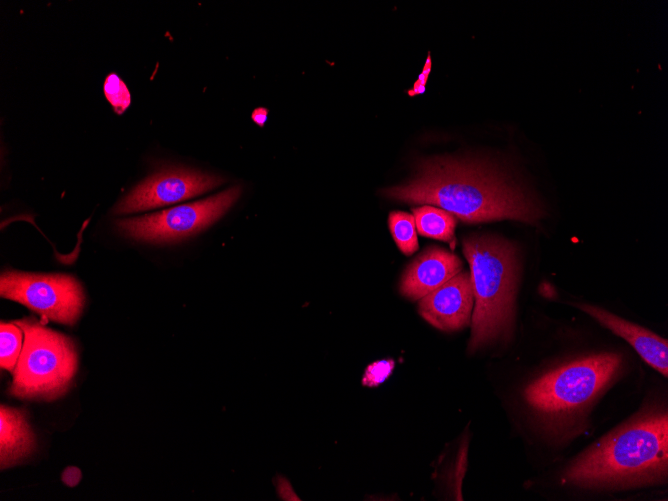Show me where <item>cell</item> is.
Masks as SVG:
<instances>
[{
  "label": "cell",
  "instance_id": "obj_18",
  "mask_svg": "<svg viewBox=\"0 0 668 501\" xmlns=\"http://www.w3.org/2000/svg\"><path fill=\"white\" fill-rule=\"evenodd\" d=\"M431 71V59L430 55H428V58L426 60L423 72L420 74L418 80L415 82L413 88L408 91L409 95H417L420 93H423L425 90V84L428 78V74Z\"/></svg>",
  "mask_w": 668,
  "mask_h": 501
},
{
  "label": "cell",
  "instance_id": "obj_12",
  "mask_svg": "<svg viewBox=\"0 0 668 501\" xmlns=\"http://www.w3.org/2000/svg\"><path fill=\"white\" fill-rule=\"evenodd\" d=\"M34 434L24 413L16 408L1 405L0 408V466L9 468L33 450Z\"/></svg>",
  "mask_w": 668,
  "mask_h": 501
},
{
  "label": "cell",
  "instance_id": "obj_5",
  "mask_svg": "<svg viewBox=\"0 0 668 501\" xmlns=\"http://www.w3.org/2000/svg\"><path fill=\"white\" fill-rule=\"evenodd\" d=\"M622 358L615 353L583 357L545 373L532 383L524 396L537 412L559 418L588 405L615 378Z\"/></svg>",
  "mask_w": 668,
  "mask_h": 501
},
{
  "label": "cell",
  "instance_id": "obj_7",
  "mask_svg": "<svg viewBox=\"0 0 668 501\" xmlns=\"http://www.w3.org/2000/svg\"><path fill=\"white\" fill-rule=\"evenodd\" d=\"M240 194L241 187L234 186L197 202L120 220L117 226L128 237L140 241L164 243L182 240L216 222Z\"/></svg>",
  "mask_w": 668,
  "mask_h": 501
},
{
  "label": "cell",
  "instance_id": "obj_13",
  "mask_svg": "<svg viewBox=\"0 0 668 501\" xmlns=\"http://www.w3.org/2000/svg\"><path fill=\"white\" fill-rule=\"evenodd\" d=\"M418 233L425 237L455 245L456 217L448 211L432 205L412 209Z\"/></svg>",
  "mask_w": 668,
  "mask_h": 501
},
{
  "label": "cell",
  "instance_id": "obj_17",
  "mask_svg": "<svg viewBox=\"0 0 668 501\" xmlns=\"http://www.w3.org/2000/svg\"><path fill=\"white\" fill-rule=\"evenodd\" d=\"M394 368L392 360H380L369 364L363 374L362 384L366 387H376L383 383Z\"/></svg>",
  "mask_w": 668,
  "mask_h": 501
},
{
  "label": "cell",
  "instance_id": "obj_10",
  "mask_svg": "<svg viewBox=\"0 0 668 501\" xmlns=\"http://www.w3.org/2000/svg\"><path fill=\"white\" fill-rule=\"evenodd\" d=\"M462 269L463 262L457 255L437 246H429L404 270L400 293L411 300H420Z\"/></svg>",
  "mask_w": 668,
  "mask_h": 501
},
{
  "label": "cell",
  "instance_id": "obj_3",
  "mask_svg": "<svg viewBox=\"0 0 668 501\" xmlns=\"http://www.w3.org/2000/svg\"><path fill=\"white\" fill-rule=\"evenodd\" d=\"M474 294L469 351L504 336L514 316L518 278L515 247L500 237L472 234L463 239Z\"/></svg>",
  "mask_w": 668,
  "mask_h": 501
},
{
  "label": "cell",
  "instance_id": "obj_2",
  "mask_svg": "<svg viewBox=\"0 0 668 501\" xmlns=\"http://www.w3.org/2000/svg\"><path fill=\"white\" fill-rule=\"evenodd\" d=\"M667 472V412L651 411L591 445L566 468L562 482L587 488H630L663 483Z\"/></svg>",
  "mask_w": 668,
  "mask_h": 501
},
{
  "label": "cell",
  "instance_id": "obj_6",
  "mask_svg": "<svg viewBox=\"0 0 668 501\" xmlns=\"http://www.w3.org/2000/svg\"><path fill=\"white\" fill-rule=\"evenodd\" d=\"M0 295L26 306L45 319L66 325L76 323L85 304L81 284L66 274L7 270L0 277Z\"/></svg>",
  "mask_w": 668,
  "mask_h": 501
},
{
  "label": "cell",
  "instance_id": "obj_1",
  "mask_svg": "<svg viewBox=\"0 0 668 501\" xmlns=\"http://www.w3.org/2000/svg\"><path fill=\"white\" fill-rule=\"evenodd\" d=\"M382 193L407 203L437 206L466 223L501 219L535 223L541 216L527 192L479 161L431 158L419 164L414 178Z\"/></svg>",
  "mask_w": 668,
  "mask_h": 501
},
{
  "label": "cell",
  "instance_id": "obj_20",
  "mask_svg": "<svg viewBox=\"0 0 668 501\" xmlns=\"http://www.w3.org/2000/svg\"><path fill=\"white\" fill-rule=\"evenodd\" d=\"M252 118L256 123L263 125L267 118V112L264 109H257L253 112Z\"/></svg>",
  "mask_w": 668,
  "mask_h": 501
},
{
  "label": "cell",
  "instance_id": "obj_16",
  "mask_svg": "<svg viewBox=\"0 0 668 501\" xmlns=\"http://www.w3.org/2000/svg\"><path fill=\"white\" fill-rule=\"evenodd\" d=\"M104 89L115 110L119 113L123 112L130 102V95L123 81L115 74H111L105 81Z\"/></svg>",
  "mask_w": 668,
  "mask_h": 501
},
{
  "label": "cell",
  "instance_id": "obj_19",
  "mask_svg": "<svg viewBox=\"0 0 668 501\" xmlns=\"http://www.w3.org/2000/svg\"><path fill=\"white\" fill-rule=\"evenodd\" d=\"M81 479V472L76 467H68L62 474L63 482L68 486H75Z\"/></svg>",
  "mask_w": 668,
  "mask_h": 501
},
{
  "label": "cell",
  "instance_id": "obj_11",
  "mask_svg": "<svg viewBox=\"0 0 668 501\" xmlns=\"http://www.w3.org/2000/svg\"><path fill=\"white\" fill-rule=\"evenodd\" d=\"M579 307L601 325L628 341L646 363L667 377V339L602 308L588 304H581Z\"/></svg>",
  "mask_w": 668,
  "mask_h": 501
},
{
  "label": "cell",
  "instance_id": "obj_8",
  "mask_svg": "<svg viewBox=\"0 0 668 501\" xmlns=\"http://www.w3.org/2000/svg\"><path fill=\"white\" fill-rule=\"evenodd\" d=\"M223 182L220 176L189 168L164 169L137 185L113 212L129 214L177 203L215 189Z\"/></svg>",
  "mask_w": 668,
  "mask_h": 501
},
{
  "label": "cell",
  "instance_id": "obj_9",
  "mask_svg": "<svg viewBox=\"0 0 668 501\" xmlns=\"http://www.w3.org/2000/svg\"><path fill=\"white\" fill-rule=\"evenodd\" d=\"M474 294L471 275L461 271L420 299L419 314L434 327L456 331L471 322Z\"/></svg>",
  "mask_w": 668,
  "mask_h": 501
},
{
  "label": "cell",
  "instance_id": "obj_4",
  "mask_svg": "<svg viewBox=\"0 0 668 501\" xmlns=\"http://www.w3.org/2000/svg\"><path fill=\"white\" fill-rule=\"evenodd\" d=\"M24 342L13 373L10 394L21 399L55 400L69 389L78 355L68 336L26 318L15 321Z\"/></svg>",
  "mask_w": 668,
  "mask_h": 501
},
{
  "label": "cell",
  "instance_id": "obj_15",
  "mask_svg": "<svg viewBox=\"0 0 668 501\" xmlns=\"http://www.w3.org/2000/svg\"><path fill=\"white\" fill-rule=\"evenodd\" d=\"M23 330L15 323L1 322L0 325V365L13 372L22 351Z\"/></svg>",
  "mask_w": 668,
  "mask_h": 501
},
{
  "label": "cell",
  "instance_id": "obj_14",
  "mask_svg": "<svg viewBox=\"0 0 668 501\" xmlns=\"http://www.w3.org/2000/svg\"><path fill=\"white\" fill-rule=\"evenodd\" d=\"M389 229L399 250L410 256L419 248L416 224L413 215L403 211L389 214Z\"/></svg>",
  "mask_w": 668,
  "mask_h": 501
}]
</instances>
